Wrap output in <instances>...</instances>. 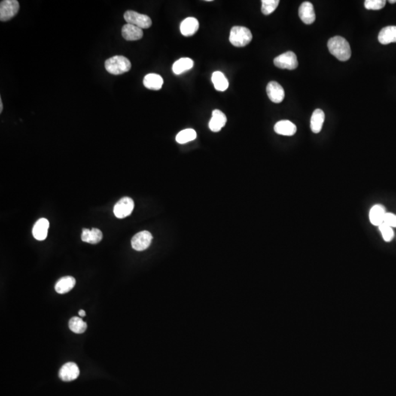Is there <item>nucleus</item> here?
<instances>
[{"label":"nucleus","instance_id":"nucleus-22","mask_svg":"<svg viewBox=\"0 0 396 396\" xmlns=\"http://www.w3.org/2000/svg\"><path fill=\"white\" fill-rule=\"evenodd\" d=\"M163 79L159 74H148L144 77V86L149 90H160L163 85Z\"/></svg>","mask_w":396,"mask_h":396},{"label":"nucleus","instance_id":"nucleus-6","mask_svg":"<svg viewBox=\"0 0 396 396\" xmlns=\"http://www.w3.org/2000/svg\"><path fill=\"white\" fill-rule=\"evenodd\" d=\"M274 64L281 69L288 70L296 69L299 65L297 55L293 52H287L277 57L274 59Z\"/></svg>","mask_w":396,"mask_h":396},{"label":"nucleus","instance_id":"nucleus-5","mask_svg":"<svg viewBox=\"0 0 396 396\" xmlns=\"http://www.w3.org/2000/svg\"><path fill=\"white\" fill-rule=\"evenodd\" d=\"M17 0H3L0 2V21L7 22L14 17L19 10Z\"/></svg>","mask_w":396,"mask_h":396},{"label":"nucleus","instance_id":"nucleus-16","mask_svg":"<svg viewBox=\"0 0 396 396\" xmlns=\"http://www.w3.org/2000/svg\"><path fill=\"white\" fill-rule=\"evenodd\" d=\"M49 227L50 223L47 219L41 218L38 220L32 229V234L35 239L38 241L45 240L48 235Z\"/></svg>","mask_w":396,"mask_h":396},{"label":"nucleus","instance_id":"nucleus-15","mask_svg":"<svg viewBox=\"0 0 396 396\" xmlns=\"http://www.w3.org/2000/svg\"><path fill=\"white\" fill-rule=\"evenodd\" d=\"M198 29H199V22L196 18H187L180 25L181 34L186 37L193 36L198 32Z\"/></svg>","mask_w":396,"mask_h":396},{"label":"nucleus","instance_id":"nucleus-24","mask_svg":"<svg viewBox=\"0 0 396 396\" xmlns=\"http://www.w3.org/2000/svg\"><path fill=\"white\" fill-rule=\"evenodd\" d=\"M213 84L216 90L223 92L228 88L229 83L224 74L220 71H216L213 73L211 77Z\"/></svg>","mask_w":396,"mask_h":396},{"label":"nucleus","instance_id":"nucleus-3","mask_svg":"<svg viewBox=\"0 0 396 396\" xmlns=\"http://www.w3.org/2000/svg\"><path fill=\"white\" fill-rule=\"evenodd\" d=\"M253 39L251 31L245 27H233L230 30V44L236 47H244L248 45Z\"/></svg>","mask_w":396,"mask_h":396},{"label":"nucleus","instance_id":"nucleus-7","mask_svg":"<svg viewBox=\"0 0 396 396\" xmlns=\"http://www.w3.org/2000/svg\"><path fill=\"white\" fill-rule=\"evenodd\" d=\"M135 208V202L132 198L125 197L120 199L114 206L113 212L117 218L123 219L129 217Z\"/></svg>","mask_w":396,"mask_h":396},{"label":"nucleus","instance_id":"nucleus-28","mask_svg":"<svg viewBox=\"0 0 396 396\" xmlns=\"http://www.w3.org/2000/svg\"><path fill=\"white\" fill-rule=\"evenodd\" d=\"M379 229L385 242H390L393 240L394 236H395V233H394L393 227H390V226L385 224V223H382L381 226H379Z\"/></svg>","mask_w":396,"mask_h":396},{"label":"nucleus","instance_id":"nucleus-1","mask_svg":"<svg viewBox=\"0 0 396 396\" xmlns=\"http://www.w3.org/2000/svg\"><path fill=\"white\" fill-rule=\"evenodd\" d=\"M330 53L340 61H347L351 55L349 44L343 37L336 36L330 38L327 44Z\"/></svg>","mask_w":396,"mask_h":396},{"label":"nucleus","instance_id":"nucleus-14","mask_svg":"<svg viewBox=\"0 0 396 396\" xmlns=\"http://www.w3.org/2000/svg\"><path fill=\"white\" fill-rule=\"evenodd\" d=\"M386 210L385 207L381 204H376L370 208V212H369V219H370V223L373 226H378L384 223V220H385V214H386Z\"/></svg>","mask_w":396,"mask_h":396},{"label":"nucleus","instance_id":"nucleus-2","mask_svg":"<svg viewBox=\"0 0 396 396\" xmlns=\"http://www.w3.org/2000/svg\"><path fill=\"white\" fill-rule=\"evenodd\" d=\"M106 70L113 75H120L130 71L132 64L130 60L124 56H114L105 61Z\"/></svg>","mask_w":396,"mask_h":396},{"label":"nucleus","instance_id":"nucleus-23","mask_svg":"<svg viewBox=\"0 0 396 396\" xmlns=\"http://www.w3.org/2000/svg\"><path fill=\"white\" fill-rule=\"evenodd\" d=\"M193 65H194V62L193 59L187 57L181 58L172 65V71L174 74L179 75L185 71L192 69Z\"/></svg>","mask_w":396,"mask_h":396},{"label":"nucleus","instance_id":"nucleus-19","mask_svg":"<svg viewBox=\"0 0 396 396\" xmlns=\"http://www.w3.org/2000/svg\"><path fill=\"white\" fill-rule=\"evenodd\" d=\"M103 239V233L99 229L92 228L91 230L87 228H83V233H82V240L87 243L95 244L99 243Z\"/></svg>","mask_w":396,"mask_h":396},{"label":"nucleus","instance_id":"nucleus-17","mask_svg":"<svg viewBox=\"0 0 396 396\" xmlns=\"http://www.w3.org/2000/svg\"><path fill=\"white\" fill-rule=\"evenodd\" d=\"M275 132L283 136H293L297 132V126L289 120H281L275 124Z\"/></svg>","mask_w":396,"mask_h":396},{"label":"nucleus","instance_id":"nucleus-25","mask_svg":"<svg viewBox=\"0 0 396 396\" xmlns=\"http://www.w3.org/2000/svg\"><path fill=\"white\" fill-rule=\"evenodd\" d=\"M197 138V133L193 129H184L177 135L176 142L179 144H185L195 141Z\"/></svg>","mask_w":396,"mask_h":396},{"label":"nucleus","instance_id":"nucleus-8","mask_svg":"<svg viewBox=\"0 0 396 396\" xmlns=\"http://www.w3.org/2000/svg\"><path fill=\"white\" fill-rule=\"evenodd\" d=\"M153 236L150 232L144 230L134 236L132 239V247L137 251H143L149 248L151 244Z\"/></svg>","mask_w":396,"mask_h":396},{"label":"nucleus","instance_id":"nucleus-12","mask_svg":"<svg viewBox=\"0 0 396 396\" xmlns=\"http://www.w3.org/2000/svg\"><path fill=\"white\" fill-rule=\"evenodd\" d=\"M122 36L126 41H138L143 36V31L135 25L126 24L122 28Z\"/></svg>","mask_w":396,"mask_h":396},{"label":"nucleus","instance_id":"nucleus-32","mask_svg":"<svg viewBox=\"0 0 396 396\" xmlns=\"http://www.w3.org/2000/svg\"><path fill=\"white\" fill-rule=\"evenodd\" d=\"M3 110V103L1 99H0V113H2Z\"/></svg>","mask_w":396,"mask_h":396},{"label":"nucleus","instance_id":"nucleus-18","mask_svg":"<svg viewBox=\"0 0 396 396\" xmlns=\"http://www.w3.org/2000/svg\"><path fill=\"white\" fill-rule=\"evenodd\" d=\"M75 278L71 276L63 277L55 284V291L59 294H66L75 286Z\"/></svg>","mask_w":396,"mask_h":396},{"label":"nucleus","instance_id":"nucleus-31","mask_svg":"<svg viewBox=\"0 0 396 396\" xmlns=\"http://www.w3.org/2000/svg\"><path fill=\"white\" fill-rule=\"evenodd\" d=\"M79 315H80V316L82 317L85 316V311L84 310H80V311H79Z\"/></svg>","mask_w":396,"mask_h":396},{"label":"nucleus","instance_id":"nucleus-26","mask_svg":"<svg viewBox=\"0 0 396 396\" xmlns=\"http://www.w3.org/2000/svg\"><path fill=\"white\" fill-rule=\"evenodd\" d=\"M87 324L80 317H73L69 321V328L73 333L82 334L87 330Z\"/></svg>","mask_w":396,"mask_h":396},{"label":"nucleus","instance_id":"nucleus-20","mask_svg":"<svg viewBox=\"0 0 396 396\" xmlns=\"http://www.w3.org/2000/svg\"><path fill=\"white\" fill-rule=\"evenodd\" d=\"M380 44L383 45L396 43V26H388L384 28L378 36Z\"/></svg>","mask_w":396,"mask_h":396},{"label":"nucleus","instance_id":"nucleus-11","mask_svg":"<svg viewBox=\"0 0 396 396\" xmlns=\"http://www.w3.org/2000/svg\"><path fill=\"white\" fill-rule=\"evenodd\" d=\"M299 16L301 20L306 25L313 23L315 20V13L312 3L310 1L302 3L299 7Z\"/></svg>","mask_w":396,"mask_h":396},{"label":"nucleus","instance_id":"nucleus-10","mask_svg":"<svg viewBox=\"0 0 396 396\" xmlns=\"http://www.w3.org/2000/svg\"><path fill=\"white\" fill-rule=\"evenodd\" d=\"M266 93L268 97L272 102L279 104L283 101L285 98V91L283 87L277 83V82H270L266 87Z\"/></svg>","mask_w":396,"mask_h":396},{"label":"nucleus","instance_id":"nucleus-21","mask_svg":"<svg viewBox=\"0 0 396 396\" xmlns=\"http://www.w3.org/2000/svg\"><path fill=\"white\" fill-rule=\"evenodd\" d=\"M324 119H325V114L323 110L316 109L313 112L311 119V129L313 133L318 134L321 132L323 124H324Z\"/></svg>","mask_w":396,"mask_h":396},{"label":"nucleus","instance_id":"nucleus-13","mask_svg":"<svg viewBox=\"0 0 396 396\" xmlns=\"http://www.w3.org/2000/svg\"><path fill=\"white\" fill-rule=\"evenodd\" d=\"M227 123V117L226 114L219 110H214L212 112V117L209 121V129L212 132H218L224 127Z\"/></svg>","mask_w":396,"mask_h":396},{"label":"nucleus","instance_id":"nucleus-29","mask_svg":"<svg viewBox=\"0 0 396 396\" xmlns=\"http://www.w3.org/2000/svg\"><path fill=\"white\" fill-rule=\"evenodd\" d=\"M386 4L385 0H366L365 1V7L367 10H381Z\"/></svg>","mask_w":396,"mask_h":396},{"label":"nucleus","instance_id":"nucleus-4","mask_svg":"<svg viewBox=\"0 0 396 396\" xmlns=\"http://www.w3.org/2000/svg\"><path fill=\"white\" fill-rule=\"evenodd\" d=\"M124 19L127 24L135 25L142 29H148L152 25V21L149 16L134 10H127L124 13Z\"/></svg>","mask_w":396,"mask_h":396},{"label":"nucleus","instance_id":"nucleus-9","mask_svg":"<svg viewBox=\"0 0 396 396\" xmlns=\"http://www.w3.org/2000/svg\"><path fill=\"white\" fill-rule=\"evenodd\" d=\"M80 368L76 363H67L62 366L59 372V376L64 382L75 380L80 376Z\"/></svg>","mask_w":396,"mask_h":396},{"label":"nucleus","instance_id":"nucleus-30","mask_svg":"<svg viewBox=\"0 0 396 396\" xmlns=\"http://www.w3.org/2000/svg\"><path fill=\"white\" fill-rule=\"evenodd\" d=\"M384 223L391 227H396V215L393 213H386Z\"/></svg>","mask_w":396,"mask_h":396},{"label":"nucleus","instance_id":"nucleus-33","mask_svg":"<svg viewBox=\"0 0 396 396\" xmlns=\"http://www.w3.org/2000/svg\"><path fill=\"white\" fill-rule=\"evenodd\" d=\"M389 2L391 3V4H394V3L396 2V0H390Z\"/></svg>","mask_w":396,"mask_h":396},{"label":"nucleus","instance_id":"nucleus-27","mask_svg":"<svg viewBox=\"0 0 396 396\" xmlns=\"http://www.w3.org/2000/svg\"><path fill=\"white\" fill-rule=\"evenodd\" d=\"M261 2L262 13L264 15H269L276 10L280 1L279 0H263Z\"/></svg>","mask_w":396,"mask_h":396}]
</instances>
